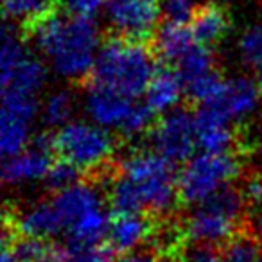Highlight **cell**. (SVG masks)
I'll use <instances>...</instances> for the list:
<instances>
[{"label": "cell", "instance_id": "6da1fadb", "mask_svg": "<svg viewBox=\"0 0 262 262\" xmlns=\"http://www.w3.org/2000/svg\"><path fill=\"white\" fill-rule=\"evenodd\" d=\"M178 203L174 164L151 149L131 151L120 160L108 187L112 214H147L162 221L172 215Z\"/></svg>", "mask_w": 262, "mask_h": 262}, {"label": "cell", "instance_id": "7a4b0ae2", "mask_svg": "<svg viewBox=\"0 0 262 262\" xmlns=\"http://www.w3.org/2000/svg\"><path fill=\"white\" fill-rule=\"evenodd\" d=\"M27 33L56 76L72 83L92 76L102 47L94 18L54 13Z\"/></svg>", "mask_w": 262, "mask_h": 262}, {"label": "cell", "instance_id": "3957f363", "mask_svg": "<svg viewBox=\"0 0 262 262\" xmlns=\"http://www.w3.org/2000/svg\"><path fill=\"white\" fill-rule=\"evenodd\" d=\"M157 70L153 52L142 41L113 38L102 43L88 84L139 99Z\"/></svg>", "mask_w": 262, "mask_h": 262}, {"label": "cell", "instance_id": "277c9868", "mask_svg": "<svg viewBox=\"0 0 262 262\" xmlns=\"http://www.w3.org/2000/svg\"><path fill=\"white\" fill-rule=\"evenodd\" d=\"M246 207L241 189L226 187L215 196L190 208L182 221L187 241L221 248L235 233L244 230Z\"/></svg>", "mask_w": 262, "mask_h": 262}, {"label": "cell", "instance_id": "5b68a950", "mask_svg": "<svg viewBox=\"0 0 262 262\" xmlns=\"http://www.w3.org/2000/svg\"><path fill=\"white\" fill-rule=\"evenodd\" d=\"M63 225L65 243L97 244L106 241L112 212L106 210L101 192L90 183H76L52 196Z\"/></svg>", "mask_w": 262, "mask_h": 262}, {"label": "cell", "instance_id": "8992f818", "mask_svg": "<svg viewBox=\"0 0 262 262\" xmlns=\"http://www.w3.org/2000/svg\"><path fill=\"white\" fill-rule=\"evenodd\" d=\"M84 112L90 120L124 139H133L151 129L153 112L139 99L113 90L88 84L84 94Z\"/></svg>", "mask_w": 262, "mask_h": 262}, {"label": "cell", "instance_id": "52a82bcc", "mask_svg": "<svg viewBox=\"0 0 262 262\" xmlns=\"http://www.w3.org/2000/svg\"><path fill=\"white\" fill-rule=\"evenodd\" d=\"M241 160L233 153L194 155L178 172V192L183 205H196L215 196L241 176Z\"/></svg>", "mask_w": 262, "mask_h": 262}, {"label": "cell", "instance_id": "ba28073f", "mask_svg": "<svg viewBox=\"0 0 262 262\" xmlns=\"http://www.w3.org/2000/svg\"><path fill=\"white\" fill-rule=\"evenodd\" d=\"M112 131L92 120H72L54 135V151L59 160L74 165L77 171H99L115 153Z\"/></svg>", "mask_w": 262, "mask_h": 262}, {"label": "cell", "instance_id": "9c48e42d", "mask_svg": "<svg viewBox=\"0 0 262 262\" xmlns=\"http://www.w3.org/2000/svg\"><path fill=\"white\" fill-rule=\"evenodd\" d=\"M147 140L153 153L171 164H187L198 147L196 113L176 108L162 115L147 131Z\"/></svg>", "mask_w": 262, "mask_h": 262}, {"label": "cell", "instance_id": "30bf717a", "mask_svg": "<svg viewBox=\"0 0 262 262\" xmlns=\"http://www.w3.org/2000/svg\"><path fill=\"white\" fill-rule=\"evenodd\" d=\"M0 67H2V90H16L34 94L45 86L47 69L27 49L20 34L6 27L0 47Z\"/></svg>", "mask_w": 262, "mask_h": 262}, {"label": "cell", "instance_id": "8fae6325", "mask_svg": "<svg viewBox=\"0 0 262 262\" xmlns=\"http://www.w3.org/2000/svg\"><path fill=\"white\" fill-rule=\"evenodd\" d=\"M38 95L16 90H2L0 115V149L2 157L11 158L31 144V131L40 115Z\"/></svg>", "mask_w": 262, "mask_h": 262}, {"label": "cell", "instance_id": "7c38bea8", "mask_svg": "<svg viewBox=\"0 0 262 262\" xmlns=\"http://www.w3.org/2000/svg\"><path fill=\"white\" fill-rule=\"evenodd\" d=\"M54 137H36L22 153L6 158L2 165V180L9 187H24L43 182L54 165Z\"/></svg>", "mask_w": 262, "mask_h": 262}, {"label": "cell", "instance_id": "4fadbf2b", "mask_svg": "<svg viewBox=\"0 0 262 262\" xmlns=\"http://www.w3.org/2000/svg\"><path fill=\"white\" fill-rule=\"evenodd\" d=\"M106 20L117 38L144 41L157 33L160 9L147 0H110Z\"/></svg>", "mask_w": 262, "mask_h": 262}, {"label": "cell", "instance_id": "5bb4252c", "mask_svg": "<svg viewBox=\"0 0 262 262\" xmlns=\"http://www.w3.org/2000/svg\"><path fill=\"white\" fill-rule=\"evenodd\" d=\"M260 86L248 77L223 79L215 95L200 108H207L223 120L233 124L250 119L260 104Z\"/></svg>", "mask_w": 262, "mask_h": 262}, {"label": "cell", "instance_id": "9a60e30c", "mask_svg": "<svg viewBox=\"0 0 262 262\" xmlns=\"http://www.w3.org/2000/svg\"><path fill=\"white\" fill-rule=\"evenodd\" d=\"M160 225V219L147 214H112L106 243L117 257L126 255L139 248L149 246Z\"/></svg>", "mask_w": 262, "mask_h": 262}, {"label": "cell", "instance_id": "2e32d148", "mask_svg": "<svg viewBox=\"0 0 262 262\" xmlns=\"http://www.w3.org/2000/svg\"><path fill=\"white\" fill-rule=\"evenodd\" d=\"M4 221L11 223L13 228L20 235L45 241V243L58 239L63 233L61 219L52 203V198L51 200H38L18 212L6 208Z\"/></svg>", "mask_w": 262, "mask_h": 262}, {"label": "cell", "instance_id": "e0dca14e", "mask_svg": "<svg viewBox=\"0 0 262 262\" xmlns=\"http://www.w3.org/2000/svg\"><path fill=\"white\" fill-rule=\"evenodd\" d=\"M189 27L192 31L194 40L210 49L221 43L230 33V27H232L230 11L221 4L207 2L196 8Z\"/></svg>", "mask_w": 262, "mask_h": 262}, {"label": "cell", "instance_id": "ac0fdd59", "mask_svg": "<svg viewBox=\"0 0 262 262\" xmlns=\"http://www.w3.org/2000/svg\"><path fill=\"white\" fill-rule=\"evenodd\" d=\"M185 92L180 74L174 69H158L144 92V102L153 112V115H165L180 108V101Z\"/></svg>", "mask_w": 262, "mask_h": 262}, {"label": "cell", "instance_id": "d6986e66", "mask_svg": "<svg viewBox=\"0 0 262 262\" xmlns=\"http://www.w3.org/2000/svg\"><path fill=\"white\" fill-rule=\"evenodd\" d=\"M198 147L201 153H232L235 142V133L232 124L223 120L219 115L207 108H198L196 112Z\"/></svg>", "mask_w": 262, "mask_h": 262}, {"label": "cell", "instance_id": "ffe728a7", "mask_svg": "<svg viewBox=\"0 0 262 262\" xmlns=\"http://www.w3.org/2000/svg\"><path fill=\"white\" fill-rule=\"evenodd\" d=\"M52 243L24 237L4 221L2 230V262H49L52 255Z\"/></svg>", "mask_w": 262, "mask_h": 262}, {"label": "cell", "instance_id": "44dd1931", "mask_svg": "<svg viewBox=\"0 0 262 262\" xmlns=\"http://www.w3.org/2000/svg\"><path fill=\"white\" fill-rule=\"evenodd\" d=\"M192 31L187 24L164 22L155 33V52L160 59L171 63L172 67L196 45Z\"/></svg>", "mask_w": 262, "mask_h": 262}, {"label": "cell", "instance_id": "7402d4cb", "mask_svg": "<svg viewBox=\"0 0 262 262\" xmlns=\"http://www.w3.org/2000/svg\"><path fill=\"white\" fill-rule=\"evenodd\" d=\"M2 6L9 20L22 24L24 29L29 31L36 24L54 15L58 0H2Z\"/></svg>", "mask_w": 262, "mask_h": 262}, {"label": "cell", "instance_id": "603a6c76", "mask_svg": "<svg viewBox=\"0 0 262 262\" xmlns=\"http://www.w3.org/2000/svg\"><path fill=\"white\" fill-rule=\"evenodd\" d=\"M174 70L180 74L185 90L189 86H192L194 83L205 79V77L215 74V63L214 56H212L210 49L205 47L201 43H196L182 59L178 61V65L174 67Z\"/></svg>", "mask_w": 262, "mask_h": 262}, {"label": "cell", "instance_id": "cb8c5ba5", "mask_svg": "<svg viewBox=\"0 0 262 262\" xmlns=\"http://www.w3.org/2000/svg\"><path fill=\"white\" fill-rule=\"evenodd\" d=\"M76 99L69 90H54L43 99L40 110V117L47 127L61 129L69 122H72Z\"/></svg>", "mask_w": 262, "mask_h": 262}, {"label": "cell", "instance_id": "d4e9b609", "mask_svg": "<svg viewBox=\"0 0 262 262\" xmlns=\"http://www.w3.org/2000/svg\"><path fill=\"white\" fill-rule=\"evenodd\" d=\"M221 255L225 262H262V244L244 228L223 244Z\"/></svg>", "mask_w": 262, "mask_h": 262}, {"label": "cell", "instance_id": "484cf974", "mask_svg": "<svg viewBox=\"0 0 262 262\" xmlns=\"http://www.w3.org/2000/svg\"><path fill=\"white\" fill-rule=\"evenodd\" d=\"M237 51L248 67L257 70L262 65V24L248 26L237 40Z\"/></svg>", "mask_w": 262, "mask_h": 262}, {"label": "cell", "instance_id": "4316f807", "mask_svg": "<svg viewBox=\"0 0 262 262\" xmlns=\"http://www.w3.org/2000/svg\"><path fill=\"white\" fill-rule=\"evenodd\" d=\"M79 176H81V171H77L74 165L67 164V162H63V160H58L52 165L45 183H47L49 189H52L54 192H61V190L79 183L81 182Z\"/></svg>", "mask_w": 262, "mask_h": 262}, {"label": "cell", "instance_id": "83f0119b", "mask_svg": "<svg viewBox=\"0 0 262 262\" xmlns=\"http://www.w3.org/2000/svg\"><path fill=\"white\" fill-rule=\"evenodd\" d=\"M172 262H225L221 255V248L208 246V244L187 243L178 251Z\"/></svg>", "mask_w": 262, "mask_h": 262}, {"label": "cell", "instance_id": "f1b7e54d", "mask_svg": "<svg viewBox=\"0 0 262 262\" xmlns=\"http://www.w3.org/2000/svg\"><path fill=\"white\" fill-rule=\"evenodd\" d=\"M70 15L94 18L101 9H106L110 0H61Z\"/></svg>", "mask_w": 262, "mask_h": 262}, {"label": "cell", "instance_id": "f546056e", "mask_svg": "<svg viewBox=\"0 0 262 262\" xmlns=\"http://www.w3.org/2000/svg\"><path fill=\"white\" fill-rule=\"evenodd\" d=\"M241 192H243V198L248 207L253 208L262 205V172L246 176L243 187H241Z\"/></svg>", "mask_w": 262, "mask_h": 262}, {"label": "cell", "instance_id": "4dcf8cb0", "mask_svg": "<svg viewBox=\"0 0 262 262\" xmlns=\"http://www.w3.org/2000/svg\"><path fill=\"white\" fill-rule=\"evenodd\" d=\"M115 262H165L153 246H144L126 255H119Z\"/></svg>", "mask_w": 262, "mask_h": 262}, {"label": "cell", "instance_id": "1f68e13d", "mask_svg": "<svg viewBox=\"0 0 262 262\" xmlns=\"http://www.w3.org/2000/svg\"><path fill=\"white\" fill-rule=\"evenodd\" d=\"M246 230L262 244V205L253 207L246 217Z\"/></svg>", "mask_w": 262, "mask_h": 262}, {"label": "cell", "instance_id": "d6a6232c", "mask_svg": "<svg viewBox=\"0 0 262 262\" xmlns=\"http://www.w3.org/2000/svg\"><path fill=\"white\" fill-rule=\"evenodd\" d=\"M255 72H257V83H258V86H260V90H262V65L258 67Z\"/></svg>", "mask_w": 262, "mask_h": 262}, {"label": "cell", "instance_id": "836d02e7", "mask_svg": "<svg viewBox=\"0 0 262 262\" xmlns=\"http://www.w3.org/2000/svg\"><path fill=\"white\" fill-rule=\"evenodd\" d=\"M147 2H153V4H157V2H158V0H147Z\"/></svg>", "mask_w": 262, "mask_h": 262}, {"label": "cell", "instance_id": "e575fe53", "mask_svg": "<svg viewBox=\"0 0 262 262\" xmlns=\"http://www.w3.org/2000/svg\"><path fill=\"white\" fill-rule=\"evenodd\" d=\"M192 2H194V0H192Z\"/></svg>", "mask_w": 262, "mask_h": 262}]
</instances>
